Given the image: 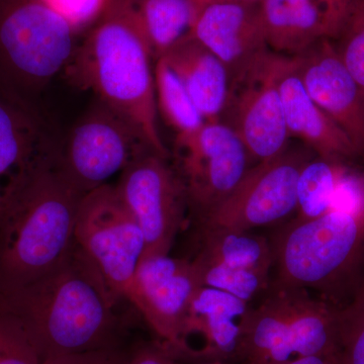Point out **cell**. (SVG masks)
I'll return each instance as SVG.
<instances>
[{"instance_id": "603a6c76", "label": "cell", "mask_w": 364, "mask_h": 364, "mask_svg": "<svg viewBox=\"0 0 364 364\" xmlns=\"http://www.w3.org/2000/svg\"><path fill=\"white\" fill-rule=\"evenodd\" d=\"M154 80L158 114L176 132V136L188 135L202 128L205 119L181 78L163 57L155 61Z\"/></svg>"}, {"instance_id": "ac0fdd59", "label": "cell", "mask_w": 364, "mask_h": 364, "mask_svg": "<svg viewBox=\"0 0 364 364\" xmlns=\"http://www.w3.org/2000/svg\"><path fill=\"white\" fill-rule=\"evenodd\" d=\"M257 306H250L234 361L282 364L293 360L291 347V289L272 280Z\"/></svg>"}, {"instance_id": "83f0119b", "label": "cell", "mask_w": 364, "mask_h": 364, "mask_svg": "<svg viewBox=\"0 0 364 364\" xmlns=\"http://www.w3.org/2000/svg\"><path fill=\"white\" fill-rule=\"evenodd\" d=\"M337 40V52L358 85L364 102V7L354 16Z\"/></svg>"}, {"instance_id": "5b68a950", "label": "cell", "mask_w": 364, "mask_h": 364, "mask_svg": "<svg viewBox=\"0 0 364 364\" xmlns=\"http://www.w3.org/2000/svg\"><path fill=\"white\" fill-rule=\"evenodd\" d=\"M77 33L41 0H0V82L23 93L66 69Z\"/></svg>"}, {"instance_id": "484cf974", "label": "cell", "mask_w": 364, "mask_h": 364, "mask_svg": "<svg viewBox=\"0 0 364 364\" xmlns=\"http://www.w3.org/2000/svg\"><path fill=\"white\" fill-rule=\"evenodd\" d=\"M338 356L341 364H364V279L340 306Z\"/></svg>"}, {"instance_id": "e0dca14e", "label": "cell", "mask_w": 364, "mask_h": 364, "mask_svg": "<svg viewBox=\"0 0 364 364\" xmlns=\"http://www.w3.org/2000/svg\"><path fill=\"white\" fill-rule=\"evenodd\" d=\"M277 83L289 136H298L328 161L347 165L360 156L348 136L306 92L294 57L282 56Z\"/></svg>"}, {"instance_id": "836d02e7", "label": "cell", "mask_w": 364, "mask_h": 364, "mask_svg": "<svg viewBox=\"0 0 364 364\" xmlns=\"http://www.w3.org/2000/svg\"><path fill=\"white\" fill-rule=\"evenodd\" d=\"M200 6L213 2H245V4H259L262 0H196Z\"/></svg>"}, {"instance_id": "d6a6232c", "label": "cell", "mask_w": 364, "mask_h": 364, "mask_svg": "<svg viewBox=\"0 0 364 364\" xmlns=\"http://www.w3.org/2000/svg\"><path fill=\"white\" fill-rule=\"evenodd\" d=\"M282 364H341L338 353L335 355L306 356L294 358L293 360Z\"/></svg>"}, {"instance_id": "d4e9b609", "label": "cell", "mask_w": 364, "mask_h": 364, "mask_svg": "<svg viewBox=\"0 0 364 364\" xmlns=\"http://www.w3.org/2000/svg\"><path fill=\"white\" fill-rule=\"evenodd\" d=\"M191 262L200 286L226 291L248 304L267 293L272 284L270 275L223 267L198 255Z\"/></svg>"}, {"instance_id": "2e32d148", "label": "cell", "mask_w": 364, "mask_h": 364, "mask_svg": "<svg viewBox=\"0 0 364 364\" xmlns=\"http://www.w3.org/2000/svg\"><path fill=\"white\" fill-rule=\"evenodd\" d=\"M259 4L213 2L198 11L193 37L221 60L231 79L269 49Z\"/></svg>"}, {"instance_id": "277c9868", "label": "cell", "mask_w": 364, "mask_h": 364, "mask_svg": "<svg viewBox=\"0 0 364 364\" xmlns=\"http://www.w3.org/2000/svg\"><path fill=\"white\" fill-rule=\"evenodd\" d=\"M275 282L342 306L364 279V205L287 223L272 241Z\"/></svg>"}, {"instance_id": "cb8c5ba5", "label": "cell", "mask_w": 364, "mask_h": 364, "mask_svg": "<svg viewBox=\"0 0 364 364\" xmlns=\"http://www.w3.org/2000/svg\"><path fill=\"white\" fill-rule=\"evenodd\" d=\"M347 165L317 156L304 165L296 183L298 221L315 219L329 212L340 176Z\"/></svg>"}, {"instance_id": "52a82bcc", "label": "cell", "mask_w": 364, "mask_h": 364, "mask_svg": "<svg viewBox=\"0 0 364 364\" xmlns=\"http://www.w3.org/2000/svg\"><path fill=\"white\" fill-rule=\"evenodd\" d=\"M149 151L154 150L134 124L97 100L72 129L57 153L55 167L85 196L109 184L112 177L121 176Z\"/></svg>"}, {"instance_id": "1f68e13d", "label": "cell", "mask_w": 364, "mask_h": 364, "mask_svg": "<svg viewBox=\"0 0 364 364\" xmlns=\"http://www.w3.org/2000/svg\"><path fill=\"white\" fill-rule=\"evenodd\" d=\"M123 364H177L176 358L161 344L145 345L124 358Z\"/></svg>"}, {"instance_id": "4316f807", "label": "cell", "mask_w": 364, "mask_h": 364, "mask_svg": "<svg viewBox=\"0 0 364 364\" xmlns=\"http://www.w3.org/2000/svg\"><path fill=\"white\" fill-rule=\"evenodd\" d=\"M43 358L25 327L0 311V364H42Z\"/></svg>"}, {"instance_id": "8fae6325", "label": "cell", "mask_w": 364, "mask_h": 364, "mask_svg": "<svg viewBox=\"0 0 364 364\" xmlns=\"http://www.w3.org/2000/svg\"><path fill=\"white\" fill-rule=\"evenodd\" d=\"M310 160L303 151H287L258 162L210 215L200 229L251 231L282 221L296 210V183Z\"/></svg>"}, {"instance_id": "f1b7e54d", "label": "cell", "mask_w": 364, "mask_h": 364, "mask_svg": "<svg viewBox=\"0 0 364 364\" xmlns=\"http://www.w3.org/2000/svg\"><path fill=\"white\" fill-rule=\"evenodd\" d=\"M56 11L76 33L82 32L100 20L111 0H41Z\"/></svg>"}, {"instance_id": "ffe728a7", "label": "cell", "mask_w": 364, "mask_h": 364, "mask_svg": "<svg viewBox=\"0 0 364 364\" xmlns=\"http://www.w3.org/2000/svg\"><path fill=\"white\" fill-rule=\"evenodd\" d=\"M259 11L265 42L273 52L294 57L327 39L317 0H262Z\"/></svg>"}, {"instance_id": "5bb4252c", "label": "cell", "mask_w": 364, "mask_h": 364, "mask_svg": "<svg viewBox=\"0 0 364 364\" xmlns=\"http://www.w3.org/2000/svg\"><path fill=\"white\" fill-rule=\"evenodd\" d=\"M294 58L306 92L364 156V102L332 40H320Z\"/></svg>"}, {"instance_id": "6da1fadb", "label": "cell", "mask_w": 364, "mask_h": 364, "mask_svg": "<svg viewBox=\"0 0 364 364\" xmlns=\"http://www.w3.org/2000/svg\"><path fill=\"white\" fill-rule=\"evenodd\" d=\"M114 294L74 243L39 279L0 296V311L18 318L43 359L109 348Z\"/></svg>"}, {"instance_id": "4fadbf2b", "label": "cell", "mask_w": 364, "mask_h": 364, "mask_svg": "<svg viewBox=\"0 0 364 364\" xmlns=\"http://www.w3.org/2000/svg\"><path fill=\"white\" fill-rule=\"evenodd\" d=\"M140 313L160 344L176 358L184 323L200 282L191 260L167 255L143 257L136 272Z\"/></svg>"}, {"instance_id": "7c38bea8", "label": "cell", "mask_w": 364, "mask_h": 364, "mask_svg": "<svg viewBox=\"0 0 364 364\" xmlns=\"http://www.w3.org/2000/svg\"><path fill=\"white\" fill-rule=\"evenodd\" d=\"M58 150L28 97L0 82V214L38 172L56 161Z\"/></svg>"}, {"instance_id": "30bf717a", "label": "cell", "mask_w": 364, "mask_h": 364, "mask_svg": "<svg viewBox=\"0 0 364 364\" xmlns=\"http://www.w3.org/2000/svg\"><path fill=\"white\" fill-rule=\"evenodd\" d=\"M114 186L142 230L144 257L169 254L189 210L186 189L170 158L154 151L141 155L122 172Z\"/></svg>"}, {"instance_id": "3957f363", "label": "cell", "mask_w": 364, "mask_h": 364, "mask_svg": "<svg viewBox=\"0 0 364 364\" xmlns=\"http://www.w3.org/2000/svg\"><path fill=\"white\" fill-rule=\"evenodd\" d=\"M82 198L54 163L6 203L0 214V296L44 277L68 255Z\"/></svg>"}, {"instance_id": "8992f818", "label": "cell", "mask_w": 364, "mask_h": 364, "mask_svg": "<svg viewBox=\"0 0 364 364\" xmlns=\"http://www.w3.org/2000/svg\"><path fill=\"white\" fill-rule=\"evenodd\" d=\"M74 237L114 296L126 299L140 312L136 272L146 251L145 237L116 186L107 184L83 196Z\"/></svg>"}, {"instance_id": "d6986e66", "label": "cell", "mask_w": 364, "mask_h": 364, "mask_svg": "<svg viewBox=\"0 0 364 364\" xmlns=\"http://www.w3.org/2000/svg\"><path fill=\"white\" fill-rule=\"evenodd\" d=\"M181 78L205 122L221 121L229 95V71L224 63L191 37L163 56Z\"/></svg>"}, {"instance_id": "7402d4cb", "label": "cell", "mask_w": 364, "mask_h": 364, "mask_svg": "<svg viewBox=\"0 0 364 364\" xmlns=\"http://www.w3.org/2000/svg\"><path fill=\"white\" fill-rule=\"evenodd\" d=\"M202 247L198 256L223 267L270 275L272 242L265 237L229 229H200Z\"/></svg>"}, {"instance_id": "f546056e", "label": "cell", "mask_w": 364, "mask_h": 364, "mask_svg": "<svg viewBox=\"0 0 364 364\" xmlns=\"http://www.w3.org/2000/svg\"><path fill=\"white\" fill-rule=\"evenodd\" d=\"M324 14L326 38L337 40L356 14L364 7V0H317Z\"/></svg>"}, {"instance_id": "ba28073f", "label": "cell", "mask_w": 364, "mask_h": 364, "mask_svg": "<svg viewBox=\"0 0 364 364\" xmlns=\"http://www.w3.org/2000/svg\"><path fill=\"white\" fill-rule=\"evenodd\" d=\"M248 151L221 121L176 136L171 164L183 184L189 212L202 221L233 193L248 168Z\"/></svg>"}, {"instance_id": "44dd1931", "label": "cell", "mask_w": 364, "mask_h": 364, "mask_svg": "<svg viewBox=\"0 0 364 364\" xmlns=\"http://www.w3.org/2000/svg\"><path fill=\"white\" fill-rule=\"evenodd\" d=\"M155 61L193 37L200 4L196 0H132Z\"/></svg>"}, {"instance_id": "9c48e42d", "label": "cell", "mask_w": 364, "mask_h": 364, "mask_svg": "<svg viewBox=\"0 0 364 364\" xmlns=\"http://www.w3.org/2000/svg\"><path fill=\"white\" fill-rule=\"evenodd\" d=\"M282 56L268 49L235 75L223 112L228 119L223 123L258 162L284 152L289 140L277 83Z\"/></svg>"}, {"instance_id": "9a60e30c", "label": "cell", "mask_w": 364, "mask_h": 364, "mask_svg": "<svg viewBox=\"0 0 364 364\" xmlns=\"http://www.w3.org/2000/svg\"><path fill=\"white\" fill-rule=\"evenodd\" d=\"M250 304L233 294L200 287L189 306L176 359L184 358L191 342L196 345L189 353L191 360H235L242 327Z\"/></svg>"}, {"instance_id": "e575fe53", "label": "cell", "mask_w": 364, "mask_h": 364, "mask_svg": "<svg viewBox=\"0 0 364 364\" xmlns=\"http://www.w3.org/2000/svg\"><path fill=\"white\" fill-rule=\"evenodd\" d=\"M196 364H230L225 361H208V363H198Z\"/></svg>"}, {"instance_id": "7a4b0ae2", "label": "cell", "mask_w": 364, "mask_h": 364, "mask_svg": "<svg viewBox=\"0 0 364 364\" xmlns=\"http://www.w3.org/2000/svg\"><path fill=\"white\" fill-rule=\"evenodd\" d=\"M154 66L132 0H111L66 71L134 124L155 152L170 158L158 124Z\"/></svg>"}, {"instance_id": "4dcf8cb0", "label": "cell", "mask_w": 364, "mask_h": 364, "mask_svg": "<svg viewBox=\"0 0 364 364\" xmlns=\"http://www.w3.org/2000/svg\"><path fill=\"white\" fill-rule=\"evenodd\" d=\"M124 361V356L119 352L105 348L85 353L50 356L43 359L42 364H123Z\"/></svg>"}]
</instances>
